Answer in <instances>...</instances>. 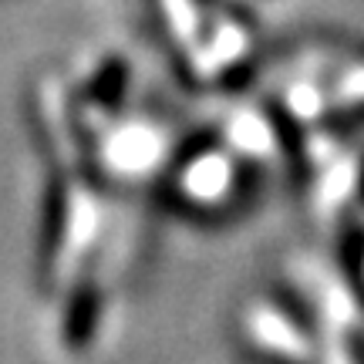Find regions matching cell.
I'll list each match as a JSON object with an SVG mask.
<instances>
[{
	"mask_svg": "<svg viewBox=\"0 0 364 364\" xmlns=\"http://www.w3.org/2000/svg\"><path fill=\"white\" fill-rule=\"evenodd\" d=\"M186 186H189V193L193 196H213L220 193L223 186H226V169H223V162H203V166H196L193 176L186 179Z\"/></svg>",
	"mask_w": 364,
	"mask_h": 364,
	"instance_id": "1",
	"label": "cell"
}]
</instances>
